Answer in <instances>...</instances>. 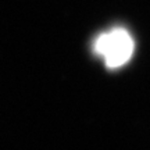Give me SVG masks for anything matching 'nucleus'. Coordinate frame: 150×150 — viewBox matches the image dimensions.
<instances>
[{
	"label": "nucleus",
	"instance_id": "nucleus-1",
	"mask_svg": "<svg viewBox=\"0 0 150 150\" xmlns=\"http://www.w3.org/2000/svg\"><path fill=\"white\" fill-rule=\"evenodd\" d=\"M93 49L95 53L104 60L108 68H120L132 57L135 45L125 29L114 28L97 36Z\"/></svg>",
	"mask_w": 150,
	"mask_h": 150
}]
</instances>
